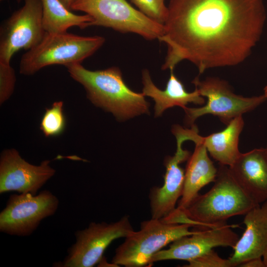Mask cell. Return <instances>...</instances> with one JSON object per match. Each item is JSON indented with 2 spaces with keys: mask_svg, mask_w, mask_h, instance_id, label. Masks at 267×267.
Returning <instances> with one entry per match:
<instances>
[{
  "mask_svg": "<svg viewBox=\"0 0 267 267\" xmlns=\"http://www.w3.org/2000/svg\"><path fill=\"white\" fill-rule=\"evenodd\" d=\"M158 40L167 52L162 69L183 60L202 74L243 61L259 41L266 19L263 0H170Z\"/></svg>",
  "mask_w": 267,
  "mask_h": 267,
  "instance_id": "1",
  "label": "cell"
},
{
  "mask_svg": "<svg viewBox=\"0 0 267 267\" xmlns=\"http://www.w3.org/2000/svg\"><path fill=\"white\" fill-rule=\"evenodd\" d=\"M66 67L70 77L83 86L89 100L117 119L126 120L149 113V105L144 95L128 87L118 68L91 71L81 63Z\"/></svg>",
  "mask_w": 267,
  "mask_h": 267,
  "instance_id": "2",
  "label": "cell"
},
{
  "mask_svg": "<svg viewBox=\"0 0 267 267\" xmlns=\"http://www.w3.org/2000/svg\"><path fill=\"white\" fill-rule=\"evenodd\" d=\"M214 182L208 192L199 194L186 208L180 210L194 226L205 229L226 224L230 218L245 215L259 205L242 189L227 166L220 164Z\"/></svg>",
  "mask_w": 267,
  "mask_h": 267,
  "instance_id": "3",
  "label": "cell"
},
{
  "mask_svg": "<svg viewBox=\"0 0 267 267\" xmlns=\"http://www.w3.org/2000/svg\"><path fill=\"white\" fill-rule=\"evenodd\" d=\"M104 37H84L67 32H46L41 41L21 56L19 72L32 75L44 67L59 64L65 67L81 63L105 43Z\"/></svg>",
  "mask_w": 267,
  "mask_h": 267,
  "instance_id": "4",
  "label": "cell"
},
{
  "mask_svg": "<svg viewBox=\"0 0 267 267\" xmlns=\"http://www.w3.org/2000/svg\"><path fill=\"white\" fill-rule=\"evenodd\" d=\"M187 223L168 222L151 219L141 223L140 228L125 237L116 249L112 262L117 266L141 267L150 265L153 256L164 247L184 236L194 234Z\"/></svg>",
  "mask_w": 267,
  "mask_h": 267,
  "instance_id": "5",
  "label": "cell"
},
{
  "mask_svg": "<svg viewBox=\"0 0 267 267\" xmlns=\"http://www.w3.org/2000/svg\"><path fill=\"white\" fill-rule=\"evenodd\" d=\"M71 10L91 16V26L134 33L147 40L159 39L164 33V25L151 19L126 0H73Z\"/></svg>",
  "mask_w": 267,
  "mask_h": 267,
  "instance_id": "6",
  "label": "cell"
},
{
  "mask_svg": "<svg viewBox=\"0 0 267 267\" xmlns=\"http://www.w3.org/2000/svg\"><path fill=\"white\" fill-rule=\"evenodd\" d=\"M200 95L207 98L205 105L197 108H183L185 122L192 126L200 117L211 114L218 117L227 125L234 118L251 111L266 101L264 94L247 97L237 95L228 84L218 78H209L200 81L198 77L192 81Z\"/></svg>",
  "mask_w": 267,
  "mask_h": 267,
  "instance_id": "7",
  "label": "cell"
},
{
  "mask_svg": "<svg viewBox=\"0 0 267 267\" xmlns=\"http://www.w3.org/2000/svg\"><path fill=\"white\" fill-rule=\"evenodd\" d=\"M134 231L129 216L110 223L91 222L87 227L75 232V242L68 249L64 260L55 263L53 266L93 267L101 261L111 242L126 237Z\"/></svg>",
  "mask_w": 267,
  "mask_h": 267,
  "instance_id": "8",
  "label": "cell"
},
{
  "mask_svg": "<svg viewBox=\"0 0 267 267\" xmlns=\"http://www.w3.org/2000/svg\"><path fill=\"white\" fill-rule=\"evenodd\" d=\"M59 203L58 198L47 190L35 195L11 194L0 213V231L11 235L29 236L44 219L55 214Z\"/></svg>",
  "mask_w": 267,
  "mask_h": 267,
  "instance_id": "9",
  "label": "cell"
},
{
  "mask_svg": "<svg viewBox=\"0 0 267 267\" xmlns=\"http://www.w3.org/2000/svg\"><path fill=\"white\" fill-rule=\"evenodd\" d=\"M46 32L42 22L41 0H24V4L4 21L0 28V62L10 63L21 49L37 45Z\"/></svg>",
  "mask_w": 267,
  "mask_h": 267,
  "instance_id": "10",
  "label": "cell"
},
{
  "mask_svg": "<svg viewBox=\"0 0 267 267\" xmlns=\"http://www.w3.org/2000/svg\"><path fill=\"white\" fill-rule=\"evenodd\" d=\"M172 133L177 139V150L173 156H168L165 159L166 173L163 185L150 190L152 219H163L173 212L183 192L184 171L179 165L187 160L191 155L189 151L182 148L183 143L188 140V133L186 129L179 125L173 127Z\"/></svg>",
  "mask_w": 267,
  "mask_h": 267,
  "instance_id": "11",
  "label": "cell"
},
{
  "mask_svg": "<svg viewBox=\"0 0 267 267\" xmlns=\"http://www.w3.org/2000/svg\"><path fill=\"white\" fill-rule=\"evenodd\" d=\"M49 160L40 165L30 164L14 149L4 150L0 158V193L16 191L36 195L55 173Z\"/></svg>",
  "mask_w": 267,
  "mask_h": 267,
  "instance_id": "12",
  "label": "cell"
},
{
  "mask_svg": "<svg viewBox=\"0 0 267 267\" xmlns=\"http://www.w3.org/2000/svg\"><path fill=\"white\" fill-rule=\"evenodd\" d=\"M237 225L224 224L205 228L191 235L181 237L172 243L167 249H162L150 260L153 263L170 260H185L187 262L197 258L219 246H235L239 237L232 228Z\"/></svg>",
  "mask_w": 267,
  "mask_h": 267,
  "instance_id": "13",
  "label": "cell"
},
{
  "mask_svg": "<svg viewBox=\"0 0 267 267\" xmlns=\"http://www.w3.org/2000/svg\"><path fill=\"white\" fill-rule=\"evenodd\" d=\"M190 140L195 143V147L187 160L184 172L183 192L177 207L180 211L189 206L202 188L214 182L218 172L194 125L191 127Z\"/></svg>",
  "mask_w": 267,
  "mask_h": 267,
  "instance_id": "14",
  "label": "cell"
},
{
  "mask_svg": "<svg viewBox=\"0 0 267 267\" xmlns=\"http://www.w3.org/2000/svg\"><path fill=\"white\" fill-rule=\"evenodd\" d=\"M230 172L244 192L257 204L267 200V155L265 148L241 153Z\"/></svg>",
  "mask_w": 267,
  "mask_h": 267,
  "instance_id": "15",
  "label": "cell"
},
{
  "mask_svg": "<svg viewBox=\"0 0 267 267\" xmlns=\"http://www.w3.org/2000/svg\"><path fill=\"white\" fill-rule=\"evenodd\" d=\"M244 216L245 231L228 258L232 267H239L251 259L262 257L267 246V200L251 209Z\"/></svg>",
  "mask_w": 267,
  "mask_h": 267,
  "instance_id": "16",
  "label": "cell"
},
{
  "mask_svg": "<svg viewBox=\"0 0 267 267\" xmlns=\"http://www.w3.org/2000/svg\"><path fill=\"white\" fill-rule=\"evenodd\" d=\"M170 71V77L164 90L160 89L154 85L147 69L142 71V93L154 101L155 117L161 116L166 110L174 106L183 108L188 103L198 105L205 103L203 96L197 89L192 92H187L182 82L175 76L174 70Z\"/></svg>",
  "mask_w": 267,
  "mask_h": 267,
  "instance_id": "17",
  "label": "cell"
},
{
  "mask_svg": "<svg viewBox=\"0 0 267 267\" xmlns=\"http://www.w3.org/2000/svg\"><path fill=\"white\" fill-rule=\"evenodd\" d=\"M244 126V121L240 115L233 119L222 131L201 136L208 152L220 164L230 167L241 154L238 142Z\"/></svg>",
  "mask_w": 267,
  "mask_h": 267,
  "instance_id": "18",
  "label": "cell"
},
{
  "mask_svg": "<svg viewBox=\"0 0 267 267\" xmlns=\"http://www.w3.org/2000/svg\"><path fill=\"white\" fill-rule=\"evenodd\" d=\"M42 22L47 33L67 32L70 27L81 29L91 26L93 19L88 14L77 15L67 8L60 0H41Z\"/></svg>",
  "mask_w": 267,
  "mask_h": 267,
  "instance_id": "19",
  "label": "cell"
},
{
  "mask_svg": "<svg viewBox=\"0 0 267 267\" xmlns=\"http://www.w3.org/2000/svg\"><path fill=\"white\" fill-rule=\"evenodd\" d=\"M63 106L62 101H56L46 109L40 124V129L45 136H57L64 132L66 120Z\"/></svg>",
  "mask_w": 267,
  "mask_h": 267,
  "instance_id": "20",
  "label": "cell"
},
{
  "mask_svg": "<svg viewBox=\"0 0 267 267\" xmlns=\"http://www.w3.org/2000/svg\"><path fill=\"white\" fill-rule=\"evenodd\" d=\"M141 12L156 22L164 25L168 8L164 0H130Z\"/></svg>",
  "mask_w": 267,
  "mask_h": 267,
  "instance_id": "21",
  "label": "cell"
},
{
  "mask_svg": "<svg viewBox=\"0 0 267 267\" xmlns=\"http://www.w3.org/2000/svg\"><path fill=\"white\" fill-rule=\"evenodd\" d=\"M16 82L15 71L10 63L0 62V102L2 104L13 93Z\"/></svg>",
  "mask_w": 267,
  "mask_h": 267,
  "instance_id": "22",
  "label": "cell"
},
{
  "mask_svg": "<svg viewBox=\"0 0 267 267\" xmlns=\"http://www.w3.org/2000/svg\"><path fill=\"white\" fill-rule=\"evenodd\" d=\"M186 267H232L228 259L220 257L213 249L188 262Z\"/></svg>",
  "mask_w": 267,
  "mask_h": 267,
  "instance_id": "23",
  "label": "cell"
},
{
  "mask_svg": "<svg viewBox=\"0 0 267 267\" xmlns=\"http://www.w3.org/2000/svg\"><path fill=\"white\" fill-rule=\"evenodd\" d=\"M239 267H265L262 257L251 259L242 264Z\"/></svg>",
  "mask_w": 267,
  "mask_h": 267,
  "instance_id": "24",
  "label": "cell"
},
{
  "mask_svg": "<svg viewBox=\"0 0 267 267\" xmlns=\"http://www.w3.org/2000/svg\"><path fill=\"white\" fill-rule=\"evenodd\" d=\"M62 3L65 6V7L71 11V5L72 3L73 0H60Z\"/></svg>",
  "mask_w": 267,
  "mask_h": 267,
  "instance_id": "25",
  "label": "cell"
},
{
  "mask_svg": "<svg viewBox=\"0 0 267 267\" xmlns=\"http://www.w3.org/2000/svg\"><path fill=\"white\" fill-rule=\"evenodd\" d=\"M262 257H263V261L265 267H267V246L263 253Z\"/></svg>",
  "mask_w": 267,
  "mask_h": 267,
  "instance_id": "26",
  "label": "cell"
},
{
  "mask_svg": "<svg viewBox=\"0 0 267 267\" xmlns=\"http://www.w3.org/2000/svg\"><path fill=\"white\" fill-rule=\"evenodd\" d=\"M264 90V94L267 98V85L265 87Z\"/></svg>",
  "mask_w": 267,
  "mask_h": 267,
  "instance_id": "27",
  "label": "cell"
},
{
  "mask_svg": "<svg viewBox=\"0 0 267 267\" xmlns=\"http://www.w3.org/2000/svg\"><path fill=\"white\" fill-rule=\"evenodd\" d=\"M265 148L266 152V154H267V146Z\"/></svg>",
  "mask_w": 267,
  "mask_h": 267,
  "instance_id": "28",
  "label": "cell"
},
{
  "mask_svg": "<svg viewBox=\"0 0 267 267\" xmlns=\"http://www.w3.org/2000/svg\"><path fill=\"white\" fill-rule=\"evenodd\" d=\"M22 0H16L18 3H20Z\"/></svg>",
  "mask_w": 267,
  "mask_h": 267,
  "instance_id": "29",
  "label": "cell"
},
{
  "mask_svg": "<svg viewBox=\"0 0 267 267\" xmlns=\"http://www.w3.org/2000/svg\"></svg>",
  "mask_w": 267,
  "mask_h": 267,
  "instance_id": "30",
  "label": "cell"
}]
</instances>
